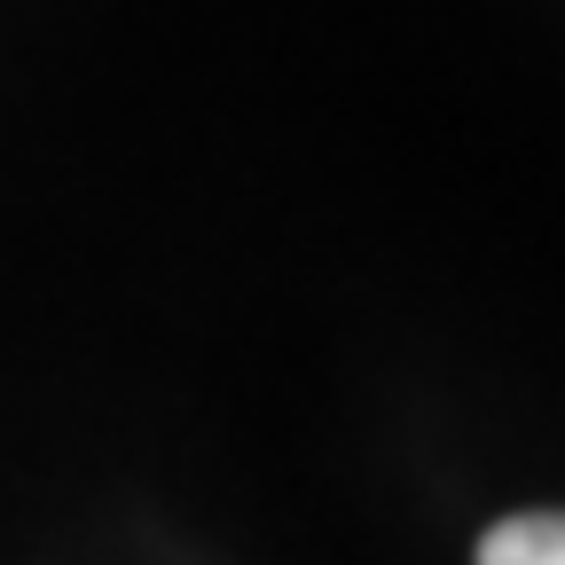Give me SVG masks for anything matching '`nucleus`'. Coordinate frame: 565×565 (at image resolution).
Here are the masks:
<instances>
[{
    "instance_id": "obj_1",
    "label": "nucleus",
    "mask_w": 565,
    "mask_h": 565,
    "mask_svg": "<svg viewBox=\"0 0 565 565\" xmlns=\"http://www.w3.org/2000/svg\"><path fill=\"white\" fill-rule=\"evenodd\" d=\"M479 565H565V511H519L479 534Z\"/></svg>"
}]
</instances>
